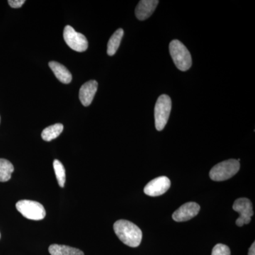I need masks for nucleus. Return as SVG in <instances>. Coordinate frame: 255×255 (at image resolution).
Returning <instances> with one entry per match:
<instances>
[{
  "instance_id": "f257e3e1",
  "label": "nucleus",
  "mask_w": 255,
  "mask_h": 255,
  "mask_svg": "<svg viewBox=\"0 0 255 255\" xmlns=\"http://www.w3.org/2000/svg\"><path fill=\"white\" fill-rule=\"evenodd\" d=\"M114 232L121 241L131 248H137L142 241V233L136 225L127 220H119L114 225Z\"/></svg>"
},
{
  "instance_id": "f03ea898",
  "label": "nucleus",
  "mask_w": 255,
  "mask_h": 255,
  "mask_svg": "<svg viewBox=\"0 0 255 255\" xmlns=\"http://www.w3.org/2000/svg\"><path fill=\"white\" fill-rule=\"evenodd\" d=\"M169 53L176 67L181 71H187L192 65L191 55L187 47L179 40L169 43Z\"/></svg>"
},
{
  "instance_id": "7ed1b4c3",
  "label": "nucleus",
  "mask_w": 255,
  "mask_h": 255,
  "mask_svg": "<svg viewBox=\"0 0 255 255\" xmlns=\"http://www.w3.org/2000/svg\"><path fill=\"white\" fill-rule=\"evenodd\" d=\"M241 164L238 160L228 159L215 165L210 171V177L216 182L227 180L238 173Z\"/></svg>"
},
{
  "instance_id": "20e7f679",
  "label": "nucleus",
  "mask_w": 255,
  "mask_h": 255,
  "mask_svg": "<svg viewBox=\"0 0 255 255\" xmlns=\"http://www.w3.org/2000/svg\"><path fill=\"white\" fill-rule=\"evenodd\" d=\"M172 110V100L167 95L159 96L155 107V128L158 131L163 130L169 120Z\"/></svg>"
},
{
  "instance_id": "39448f33",
  "label": "nucleus",
  "mask_w": 255,
  "mask_h": 255,
  "mask_svg": "<svg viewBox=\"0 0 255 255\" xmlns=\"http://www.w3.org/2000/svg\"><path fill=\"white\" fill-rule=\"evenodd\" d=\"M16 208L23 217L33 221H41L46 215L43 206L37 201L21 200L16 203Z\"/></svg>"
},
{
  "instance_id": "423d86ee",
  "label": "nucleus",
  "mask_w": 255,
  "mask_h": 255,
  "mask_svg": "<svg viewBox=\"0 0 255 255\" xmlns=\"http://www.w3.org/2000/svg\"><path fill=\"white\" fill-rule=\"evenodd\" d=\"M63 38L67 45L75 51L84 52L88 48L86 37L75 31L72 26H66L64 28Z\"/></svg>"
},
{
  "instance_id": "0eeeda50",
  "label": "nucleus",
  "mask_w": 255,
  "mask_h": 255,
  "mask_svg": "<svg viewBox=\"0 0 255 255\" xmlns=\"http://www.w3.org/2000/svg\"><path fill=\"white\" fill-rule=\"evenodd\" d=\"M233 209L240 214V217L236 221V225L242 227L244 224L251 223V218L254 215L253 204L247 198H241L235 201Z\"/></svg>"
},
{
  "instance_id": "6e6552de",
  "label": "nucleus",
  "mask_w": 255,
  "mask_h": 255,
  "mask_svg": "<svg viewBox=\"0 0 255 255\" xmlns=\"http://www.w3.org/2000/svg\"><path fill=\"white\" fill-rule=\"evenodd\" d=\"M171 186L168 177H159L150 181L144 188V193L150 196H159L167 192Z\"/></svg>"
},
{
  "instance_id": "1a4fd4ad",
  "label": "nucleus",
  "mask_w": 255,
  "mask_h": 255,
  "mask_svg": "<svg viewBox=\"0 0 255 255\" xmlns=\"http://www.w3.org/2000/svg\"><path fill=\"white\" fill-rule=\"evenodd\" d=\"M200 211V206L195 202H188L180 206L172 214V219L177 222H184L195 217Z\"/></svg>"
},
{
  "instance_id": "9d476101",
  "label": "nucleus",
  "mask_w": 255,
  "mask_h": 255,
  "mask_svg": "<svg viewBox=\"0 0 255 255\" xmlns=\"http://www.w3.org/2000/svg\"><path fill=\"white\" fill-rule=\"evenodd\" d=\"M97 89H98V83L95 80H90V81L85 82L80 87L79 97H80V100L82 105L88 107L91 105L96 92L97 91Z\"/></svg>"
},
{
  "instance_id": "9b49d317",
  "label": "nucleus",
  "mask_w": 255,
  "mask_h": 255,
  "mask_svg": "<svg viewBox=\"0 0 255 255\" xmlns=\"http://www.w3.org/2000/svg\"><path fill=\"white\" fill-rule=\"evenodd\" d=\"M158 4V0H141L139 1L135 11L137 19L143 21L150 17Z\"/></svg>"
},
{
  "instance_id": "f8f14e48",
  "label": "nucleus",
  "mask_w": 255,
  "mask_h": 255,
  "mask_svg": "<svg viewBox=\"0 0 255 255\" xmlns=\"http://www.w3.org/2000/svg\"><path fill=\"white\" fill-rule=\"evenodd\" d=\"M49 67L53 72L55 77L62 83L69 84L72 81V75L68 69L58 62L51 61L49 63Z\"/></svg>"
},
{
  "instance_id": "ddd939ff",
  "label": "nucleus",
  "mask_w": 255,
  "mask_h": 255,
  "mask_svg": "<svg viewBox=\"0 0 255 255\" xmlns=\"http://www.w3.org/2000/svg\"><path fill=\"white\" fill-rule=\"evenodd\" d=\"M48 251L51 255H84L83 252L80 250L61 245H51Z\"/></svg>"
},
{
  "instance_id": "4468645a",
  "label": "nucleus",
  "mask_w": 255,
  "mask_h": 255,
  "mask_svg": "<svg viewBox=\"0 0 255 255\" xmlns=\"http://www.w3.org/2000/svg\"><path fill=\"white\" fill-rule=\"evenodd\" d=\"M124 33V31L122 28H119L118 30L114 32L107 44V54L112 56L117 53V50L120 46L122 38H123Z\"/></svg>"
},
{
  "instance_id": "2eb2a0df",
  "label": "nucleus",
  "mask_w": 255,
  "mask_h": 255,
  "mask_svg": "<svg viewBox=\"0 0 255 255\" xmlns=\"http://www.w3.org/2000/svg\"><path fill=\"white\" fill-rule=\"evenodd\" d=\"M63 125L55 124L46 128L41 132V137L45 141L49 142L58 137L63 130Z\"/></svg>"
},
{
  "instance_id": "dca6fc26",
  "label": "nucleus",
  "mask_w": 255,
  "mask_h": 255,
  "mask_svg": "<svg viewBox=\"0 0 255 255\" xmlns=\"http://www.w3.org/2000/svg\"><path fill=\"white\" fill-rule=\"evenodd\" d=\"M14 170V166L9 160L0 159V182H5L9 181Z\"/></svg>"
},
{
  "instance_id": "f3484780",
  "label": "nucleus",
  "mask_w": 255,
  "mask_h": 255,
  "mask_svg": "<svg viewBox=\"0 0 255 255\" xmlns=\"http://www.w3.org/2000/svg\"><path fill=\"white\" fill-rule=\"evenodd\" d=\"M53 168L58 184L60 187L63 188L65 184V169L63 164L58 159H55L53 161Z\"/></svg>"
},
{
  "instance_id": "a211bd4d",
  "label": "nucleus",
  "mask_w": 255,
  "mask_h": 255,
  "mask_svg": "<svg viewBox=\"0 0 255 255\" xmlns=\"http://www.w3.org/2000/svg\"><path fill=\"white\" fill-rule=\"evenodd\" d=\"M211 255H231V251L226 245L218 244L213 249Z\"/></svg>"
},
{
  "instance_id": "6ab92c4d",
  "label": "nucleus",
  "mask_w": 255,
  "mask_h": 255,
  "mask_svg": "<svg viewBox=\"0 0 255 255\" xmlns=\"http://www.w3.org/2000/svg\"><path fill=\"white\" fill-rule=\"evenodd\" d=\"M26 2L25 0H9V6L12 8H20L24 3Z\"/></svg>"
},
{
  "instance_id": "aec40b11",
  "label": "nucleus",
  "mask_w": 255,
  "mask_h": 255,
  "mask_svg": "<svg viewBox=\"0 0 255 255\" xmlns=\"http://www.w3.org/2000/svg\"><path fill=\"white\" fill-rule=\"evenodd\" d=\"M248 255H255V243H253L249 250Z\"/></svg>"
},
{
  "instance_id": "412c9836",
  "label": "nucleus",
  "mask_w": 255,
  "mask_h": 255,
  "mask_svg": "<svg viewBox=\"0 0 255 255\" xmlns=\"http://www.w3.org/2000/svg\"><path fill=\"white\" fill-rule=\"evenodd\" d=\"M0 238H1V234H0Z\"/></svg>"
},
{
  "instance_id": "4be33fe9",
  "label": "nucleus",
  "mask_w": 255,
  "mask_h": 255,
  "mask_svg": "<svg viewBox=\"0 0 255 255\" xmlns=\"http://www.w3.org/2000/svg\"><path fill=\"white\" fill-rule=\"evenodd\" d=\"M0 121H1V118H0Z\"/></svg>"
}]
</instances>
